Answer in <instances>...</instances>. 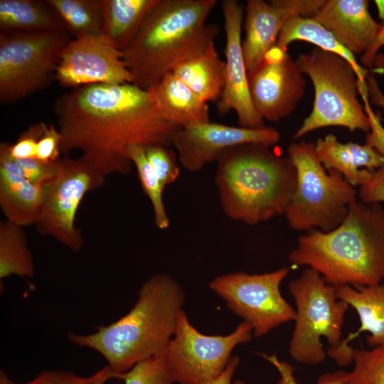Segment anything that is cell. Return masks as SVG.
Instances as JSON below:
<instances>
[{
	"label": "cell",
	"mask_w": 384,
	"mask_h": 384,
	"mask_svg": "<svg viewBox=\"0 0 384 384\" xmlns=\"http://www.w3.org/2000/svg\"><path fill=\"white\" fill-rule=\"evenodd\" d=\"M129 156L136 167L143 191L151 203L155 225L161 230L166 229L170 221L163 200L164 189L146 158L144 146H131Z\"/></svg>",
	"instance_id": "29"
},
{
	"label": "cell",
	"mask_w": 384,
	"mask_h": 384,
	"mask_svg": "<svg viewBox=\"0 0 384 384\" xmlns=\"http://www.w3.org/2000/svg\"><path fill=\"white\" fill-rule=\"evenodd\" d=\"M253 330L242 321L230 334L210 336L199 332L182 310L164 354L174 382L208 384L226 368L233 350L250 341Z\"/></svg>",
	"instance_id": "11"
},
{
	"label": "cell",
	"mask_w": 384,
	"mask_h": 384,
	"mask_svg": "<svg viewBox=\"0 0 384 384\" xmlns=\"http://www.w3.org/2000/svg\"><path fill=\"white\" fill-rule=\"evenodd\" d=\"M335 287L336 297L355 309L360 321V327L355 332L327 353L338 366H345L353 362L354 348L349 342L361 333L369 334L366 341L370 348L384 344V283L358 288L349 285Z\"/></svg>",
	"instance_id": "19"
},
{
	"label": "cell",
	"mask_w": 384,
	"mask_h": 384,
	"mask_svg": "<svg viewBox=\"0 0 384 384\" xmlns=\"http://www.w3.org/2000/svg\"><path fill=\"white\" fill-rule=\"evenodd\" d=\"M373 67L384 71V53L378 52L377 53L373 60Z\"/></svg>",
	"instance_id": "44"
},
{
	"label": "cell",
	"mask_w": 384,
	"mask_h": 384,
	"mask_svg": "<svg viewBox=\"0 0 384 384\" xmlns=\"http://www.w3.org/2000/svg\"><path fill=\"white\" fill-rule=\"evenodd\" d=\"M183 302L180 284L168 274H156L143 284L124 316L92 334L70 331L68 340L100 353L118 378L139 361L165 351Z\"/></svg>",
	"instance_id": "3"
},
{
	"label": "cell",
	"mask_w": 384,
	"mask_h": 384,
	"mask_svg": "<svg viewBox=\"0 0 384 384\" xmlns=\"http://www.w3.org/2000/svg\"><path fill=\"white\" fill-rule=\"evenodd\" d=\"M215 161V181L228 217L255 225L284 215L297 183L288 156L269 146L249 143L223 150Z\"/></svg>",
	"instance_id": "5"
},
{
	"label": "cell",
	"mask_w": 384,
	"mask_h": 384,
	"mask_svg": "<svg viewBox=\"0 0 384 384\" xmlns=\"http://www.w3.org/2000/svg\"><path fill=\"white\" fill-rule=\"evenodd\" d=\"M144 149L146 158L164 189L179 176L177 153L162 144H149Z\"/></svg>",
	"instance_id": "33"
},
{
	"label": "cell",
	"mask_w": 384,
	"mask_h": 384,
	"mask_svg": "<svg viewBox=\"0 0 384 384\" xmlns=\"http://www.w3.org/2000/svg\"><path fill=\"white\" fill-rule=\"evenodd\" d=\"M275 129L233 127L208 122L179 129L174 135L172 145L181 164L190 171H197L215 161L223 150L242 144H261L269 146L279 141Z\"/></svg>",
	"instance_id": "14"
},
{
	"label": "cell",
	"mask_w": 384,
	"mask_h": 384,
	"mask_svg": "<svg viewBox=\"0 0 384 384\" xmlns=\"http://www.w3.org/2000/svg\"><path fill=\"white\" fill-rule=\"evenodd\" d=\"M55 163H45L36 158L14 159L9 154V144H0V168L40 186L47 183L56 171Z\"/></svg>",
	"instance_id": "31"
},
{
	"label": "cell",
	"mask_w": 384,
	"mask_h": 384,
	"mask_svg": "<svg viewBox=\"0 0 384 384\" xmlns=\"http://www.w3.org/2000/svg\"><path fill=\"white\" fill-rule=\"evenodd\" d=\"M225 62L214 43L199 55L182 63L173 73L205 102L218 101L225 87Z\"/></svg>",
	"instance_id": "22"
},
{
	"label": "cell",
	"mask_w": 384,
	"mask_h": 384,
	"mask_svg": "<svg viewBox=\"0 0 384 384\" xmlns=\"http://www.w3.org/2000/svg\"><path fill=\"white\" fill-rule=\"evenodd\" d=\"M46 123L32 124L21 133L16 142L9 144V154L14 159L36 158L38 142L43 134Z\"/></svg>",
	"instance_id": "36"
},
{
	"label": "cell",
	"mask_w": 384,
	"mask_h": 384,
	"mask_svg": "<svg viewBox=\"0 0 384 384\" xmlns=\"http://www.w3.org/2000/svg\"><path fill=\"white\" fill-rule=\"evenodd\" d=\"M325 0H248L245 36L242 48L247 73L260 65L267 52L277 44L279 33L290 18H312Z\"/></svg>",
	"instance_id": "16"
},
{
	"label": "cell",
	"mask_w": 384,
	"mask_h": 384,
	"mask_svg": "<svg viewBox=\"0 0 384 384\" xmlns=\"http://www.w3.org/2000/svg\"><path fill=\"white\" fill-rule=\"evenodd\" d=\"M304 41L312 43L318 48L335 53L348 61L355 70L361 82H366L368 70L362 68L354 55L342 46L334 35L313 18L295 16L284 24L277 46L286 50L289 44L294 41Z\"/></svg>",
	"instance_id": "26"
},
{
	"label": "cell",
	"mask_w": 384,
	"mask_h": 384,
	"mask_svg": "<svg viewBox=\"0 0 384 384\" xmlns=\"http://www.w3.org/2000/svg\"><path fill=\"white\" fill-rule=\"evenodd\" d=\"M152 89L161 113L176 127L183 129L210 122L207 103L172 71Z\"/></svg>",
	"instance_id": "21"
},
{
	"label": "cell",
	"mask_w": 384,
	"mask_h": 384,
	"mask_svg": "<svg viewBox=\"0 0 384 384\" xmlns=\"http://www.w3.org/2000/svg\"><path fill=\"white\" fill-rule=\"evenodd\" d=\"M105 182V176L81 157L60 159L53 177L42 186L41 208L35 224L38 233L79 252L84 245L82 232L75 225L79 206L86 193Z\"/></svg>",
	"instance_id": "10"
},
{
	"label": "cell",
	"mask_w": 384,
	"mask_h": 384,
	"mask_svg": "<svg viewBox=\"0 0 384 384\" xmlns=\"http://www.w3.org/2000/svg\"><path fill=\"white\" fill-rule=\"evenodd\" d=\"M289 291L297 307L289 353L298 363L320 364L326 356L321 338L326 339L330 350L340 344L349 306L336 297L334 286L309 267L290 282Z\"/></svg>",
	"instance_id": "8"
},
{
	"label": "cell",
	"mask_w": 384,
	"mask_h": 384,
	"mask_svg": "<svg viewBox=\"0 0 384 384\" xmlns=\"http://www.w3.org/2000/svg\"><path fill=\"white\" fill-rule=\"evenodd\" d=\"M361 201L369 204L384 202V166L375 171L370 179L360 187Z\"/></svg>",
	"instance_id": "38"
},
{
	"label": "cell",
	"mask_w": 384,
	"mask_h": 384,
	"mask_svg": "<svg viewBox=\"0 0 384 384\" xmlns=\"http://www.w3.org/2000/svg\"><path fill=\"white\" fill-rule=\"evenodd\" d=\"M216 0H158L122 51L134 85L150 89L178 65L199 55L219 33L206 18Z\"/></svg>",
	"instance_id": "4"
},
{
	"label": "cell",
	"mask_w": 384,
	"mask_h": 384,
	"mask_svg": "<svg viewBox=\"0 0 384 384\" xmlns=\"http://www.w3.org/2000/svg\"><path fill=\"white\" fill-rule=\"evenodd\" d=\"M95 374L82 377L65 370H47L41 372L33 380L26 383H17L9 378L3 370H0V384H91Z\"/></svg>",
	"instance_id": "34"
},
{
	"label": "cell",
	"mask_w": 384,
	"mask_h": 384,
	"mask_svg": "<svg viewBox=\"0 0 384 384\" xmlns=\"http://www.w3.org/2000/svg\"><path fill=\"white\" fill-rule=\"evenodd\" d=\"M54 111L61 153L80 151V157L105 177L131 172V146H170L180 129L164 117L152 88L134 83L73 88L55 100Z\"/></svg>",
	"instance_id": "1"
},
{
	"label": "cell",
	"mask_w": 384,
	"mask_h": 384,
	"mask_svg": "<svg viewBox=\"0 0 384 384\" xmlns=\"http://www.w3.org/2000/svg\"><path fill=\"white\" fill-rule=\"evenodd\" d=\"M65 31L0 32V101L15 103L46 88L55 79Z\"/></svg>",
	"instance_id": "9"
},
{
	"label": "cell",
	"mask_w": 384,
	"mask_h": 384,
	"mask_svg": "<svg viewBox=\"0 0 384 384\" xmlns=\"http://www.w3.org/2000/svg\"><path fill=\"white\" fill-rule=\"evenodd\" d=\"M43 200V187L0 168V206L11 223L36 224Z\"/></svg>",
	"instance_id": "23"
},
{
	"label": "cell",
	"mask_w": 384,
	"mask_h": 384,
	"mask_svg": "<svg viewBox=\"0 0 384 384\" xmlns=\"http://www.w3.org/2000/svg\"><path fill=\"white\" fill-rule=\"evenodd\" d=\"M353 370L346 373V384H384V344L354 349Z\"/></svg>",
	"instance_id": "30"
},
{
	"label": "cell",
	"mask_w": 384,
	"mask_h": 384,
	"mask_svg": "<svg viewBox=\"0 0 384 384\" xmlns=\"http://www.w3.org/2000/svg\"><path fill=\"white\" fill-rule=\"evenodd\" d=\"M365 102V110L370 117L371 129L366 136V143L375 148L384 156V128L380 117L375 114L369 106L368 97H363Z\"/></svg>",
	"instance_id": "39"
},
{
	"label": "cell",
	"mask_w": 384,
	"mask_h": 384,
	"mask_svg": "<svg viewBox=\"0 0 384 384\" xmlns=\"http://www.w3.org/2000/svg\"><path fill=\"white\" fill-rule=\"evenodd\" d=\"M295 266H307L334 287L355 288L384 279V209L379 203L356 201L343 221L329 232L302 235L289 255Z\"/></svg>",
	"instance_id": "2"
},
{
	"label": "cell",
	"mask_w": 384,
	"mask_h": 384,
	"mask_svg": "<svg viewBox=\"0 0 384 384\" xmlns=\"http://www.w3.org/2000/svg\"><path fill=\"white\" fill-rule=\"evenodd\" d=\"M315 149L326 170L339 172L352 186H361L384 166V156L368 144L342 143L329 134L319 138Z\"/></svg>",
	"instance_id": "20"
},
{
	"label": "cell",
	"mask_w": 384,
	"mask_h": 384,
	"mask_svg": "<svg viewBox=\"0 0 384 384\" xmlns=\"http://www.w3.org/2000/svg\"><path fill=\"white\" fill-rule=\"evenodd\" d=\"M231 384H245V383H243L242 381L240 380H236L232 382Z\"/></svg>",
	"instance_id": "46"
},
{
	"label": "cell",
	"mask_w": 384,
	"mask_h": 384,
	"mask_svg": "<svg viewBox=\"0 0 384 384\" xmlns=\"http://www.w3.org/2000/svg\"><path fill=\"white\" fill-rule=\"evenodd\" d=\"M0 32L65 31L56 11L46 1L0 0Z\"/></svg>",
	"instance_id": "24"
},
{
	"label": "cell",
	"mask_w": 384,
	"mask_h": 384,
	"mask_svg": "<svg viewBox=\"0 0 384 384\" xmlns=\"http://www.w3.org/2000/svg\"><path fill=\"white\" fill-rule=\"evenodd\" d=\"M288 157L297 172L292 200L284 213L294 230L318 229L329 232L345 219L358 193L335 170H326L319 161L315 144L300 142L287 148Z\"/></svg>",
	"instance_id": "6"
},
{
	"label": "cell",
	"mask_w": 384,
	"mask_h": 384,
	"mask_svg": "<svg viewBox=\"0 0 384 384\" xmlns=\"http://www.w3.org/2000/svg\"><path fill=\"white\" fill-rule=\"evenodd\" d=\"M287 267L264 274L232 272L211 280L209 287L260 337L278 326L294 320L296 311L282 297L279 287Z\"/></svg>",
	"instance_id": "12"
},
{
	"label": "cell",
	"mask_w": 384,
	"mask_h": 384,
	"mask_svg": "<svg viewBox=\"0 0 384 384\" xmlns=\"http://www.w3.org/2000/svg\"><path fill=\"white\" fill-rule=\"evenodd\" d=\"M296 61L313 83L314 100L311 113L294 134V139L331 126L351 132L370 131V117L358 99L360 80L348 61L318 48L300 54Z\"/></svg>",
	"instance_id": "7"
},
{
	"label": "cell",
	"mask_w": 384,
	"mask_h": 384,
	"mask_svg": "<svg viewBox=\"0 0 384 384\" xmlns=\"http://www.w3.org/2000/svg\"><path fill=\"white\" fill-rule=\"evenodd\" d=\"M102 34L123 51L158 0H102Z\"/></svg>",
	"instance_id": "25"
},
{
	"label": "cell",
	"mask_w": 384,
	"mask_h": 384,
	"mask_svg": "<svg viewBox=\"0 0 384 384\" xmlns=\"http://www.w3.org/2000/svg\"><path fill=\"white\" fill-rule=\"evenodd\" d=\"M221 6L226 39L225 82L223 94L218 101V110L222 114L235 111L240 127H263L265 126L264 119L256 110L249 90L241 39L242 6L236 0H223Z\"/></svg>",
	"instance_id": "15"
},
{
	"label": "cell",
	"mask_w": 384,
	"mask_h": 384,
	"mask_svg": "<svg viewBox=\"0 0 384 384\" xmlns=\"http://www.w3.org/2000/svg\"><path fill=\"white\" fill-rule=\"evenodd\" d=\"M366 86L368 98L370 102L384 110V94L380 90L378 82L373 74H368L366 79ZM384 128V124H383Z\"/></svg>",
	"instance_id": "40"
},
{
	"label": "cell",
	"mask_w": 384,
	"mask_h": 384,
	"mask_svg": "<svg viewBox=\"0 0 384 384\" xmlns=\"http://www.w3.org/2000/svg\"><path fill=\"white\" fill-rule=\"evenodd\" d=\"M377 7L379 18L382 20V26H384V1L376 0L374 1Z\"/></svg>",
	"instance_id": "45"
},
{
	"label": "cell",
	"mask_w": 384,
	"mask_h": 384,
	"mask_svg": "<svg viewBox=\"0 0 384 384\" xmlns=\"http://www.w3.org/2000/svg\"><path fill=\"white\" fill-rule=\"evenodd\" d=\"M55 79L60 85L72 89L133 82L122 51L102 33L70 39L61 52Z\"/></svg>",
	"instance_id": "13"
},
{
	"label": "cell",
	"mask_w": 384,
	"mask_h": 384,
	"mask_svg": "<svg viewBox=\"0 0 384 384\" xmlns=\"http://www.w3.org/2000/svg\"><path fill=\"white\" fill-rule=\"evenodd\" d=\"M312 18L353 55L365 54L382 29L370 15L366 0H325Z\"/></svg>",
	"instance_id": "18"
},
{
	"label": "cell",
	"mask_w": 384,
	"mask_h": 384,
	"mask_svg": "<svg viewBox=\"0 0 384 384\" xmlns=\"http://www.w3.org/2000/svg\"><path fill=\"white\" fill-rule=\"evenodd\" d=\"M94 374L95 377L91 384H105L108 380L116 378V375L108 366L101 368Z\"/></svg>",
	"instance_id": "43"
},
{
	"label": "cell",
	"mask_w": 384,
	"mask_h": 384,
	"mask_svg": "<svg viewBox=\"0 0 384 384\" xmlns=\"http://www.w3.org/2000/svg\"><path fill=\"white\" fill-rule=\"evenodd\" d=\"M260 355L271 363L278 370L280 378L276 384H299L296 380L294 367L286 361H281L276 355H267L260 353ZM346 372L337 370L322 374L318 379L317 384H346Z\"/></svg>",
	"instance_id": "35"
},
{
	"label": "cell",
	"mask_w": 384,
	"mask_h": 384,
	"mask_svg": "<svg viewBox=\"0 0 384 384\" xmlns=\"http://www.w3.org/2000/svg\"><path fill=\"white\" fill-rule=\"evenodd\" d=\"M304 75L288 53L247 73L250 97L260 115L276 122L292 114L305 93Z\"/></svg>",
	"instance_id": "17"
},
{
	"label": "cell",
	"mask_w": 384,
	"mask_h": 384,
	"mask_svg": "<svg viewBox=\"0 0 384 384\" xmlns=\"http://www.w3.org/2000/svg\"><path fill=\"white\" fill-rule=\"evenodd\" d=\"M74 38L102 33V0H46Z\"/></svg>",
	"instance_id": "28"
},
{
	"label": "cell",
	"mask_w": 384,
	"mask_h": 384,
	"mask_svg": "<svg viewBox=\"0 0 384 384\" xmlns=\"http://www.w3.org/2000/svg\"><path fill=\"white\" fill-rule=\"evenodd\" d=\"M62 137L58 130L52 124H45L36 151V158L45 163H55L61 153Z\"/></svg>",
	"instance_id": "37"
},
{
	"label": "cell",
	"mask_w": 384,
	"mask_h": 384,
	"mask_svg": "<svg viewBox=\"0 0 384 384\" xmlns=\"http://www.w3.org/2000/svg\"><path fill=\"white\" fill-rule=\"evenodd\" d=\"M239 357L232 356L225 370L208 384H231L233 375L239 364Z\"/></svg>",
	"instance_id": "42"
},
{
	"label": "cell",
	"mask_w": 384,
	"mask_h": 384,
	"mask_svg": "<svg viewBox=\"0 0 384 384\" xmlns=\"http://www.w3.org/2000/svg\"><path fill=\"white\" fill-rule=\"evenodd\" d=\"M124 384H174L164 352L146 358L119 375Z\"/></svg>",
	"instance_id": "32"
},
{
	"label": "cell",
	"mask_w": 384,
	"mask_h": 384,
	"mask_svg": "<svg viewBox=\"0 0 384 384\" xmlns=\"http://www.w3.org/2000/svg\"><path fill=\"white\" fill-rule=\"evenodd\" d=\"M34 274L33 255L22 227L1 220L0 279L12 275L33 277Z\"/></svg>",
	"instance_id": "27"
},
{
	"label": "cell",
	"mask_w": 384,
	"mask_h": 384,
	"mask_svg": "<svg viewBox=\"0 0 384 384\" xmlns=\"http://www.w3.org/2000/svg\"><path fill=\"white\" fill-rule=\"evenodd\" d=\"M384 46V26L380 32L378 37L370 49L361 56L362 64L368 68L372 69L373 60L379 49Z\"/></svg>",
	"instance_id": "41"
}]
</instances>
